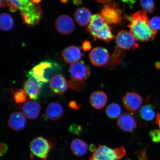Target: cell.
Segmentation results:
<instances>
[{
    "mask_svg": "<svg viewBox=\"0 0 160 160\" xmlns=\"http://www.w3.org/2000/svg\"><path fill=\"white\" fill-rule=\"evenodd\" d=\"M61 2L62 3H67L68 2L69 0H61Z\"/></svg>",
    "mask_w": 160,
    "mask_h": 160,
    "instance_id": "cell-42",
    "label": "cell"
},
{
    "mask_svg": "<svg viewBox=\"0 0 160 160\" xmlns=\"http://www.w3.org/2000/svg\"><path fill=\"white\" fill-rule=\"evenodd\" d=\"M87 32L95 40H102L107 43L115 38L112 30L99 13L92 16L91 22L86 28Z\"/></svg>",
    "mask_w": 160,
    "mask_h": 160,
    "instance_id": "cell-3",
    "label": "cell"
},
{
    "mask_svg": "<svg viewBox=\"0 0 160 160\" xmlns=\"http://www.w3.org/2000/svg\"><path fill=\"white\" fill-rule=\"evenodd\" d=\"M14 21L9 14L2 13L1 14V29L4 31H8L13 28Z\"/></svg>",
    "mask_w": 160,
    "mask_h": 160,
    "instance_id": "cell-25",
    "label": "cell"
},
{
    "mask_svg": "<svg viewBox=\"0 0 160 160\" xmlns=\"http://www.w3.org/2000/svg\"><path fill=\"white\" fill-rule=\"evenodd\" d=\"M69 107L75 110H77L79 107V105L77 104V103L75 101H71L69 104Z\"/></svg>",
    "mask_w": 160,
    "mask_h": 160,
    "instance_id": "cell-35",
    "label": "cell"
},
{
    "mask_svg": "<svg viewBox=\"0 0 160 160\" xmlns=\"http://www.w3.org/2000/svg\"><path fill=\"white\" fill-rule=\"evenodd\" d=\"M49 85L52 92L57 94L65 92L68 88L67 80L61 74L55 75L52 78Z\"/></svg>",
    "mask_w": 160,
    "mask_h": 160,
    "instance_id": "cell-17",
    "label": "cell"
},
{
    "mask_svg": "<svg viewBox=\"0 0 160 160\" xmlns=\"http://www.w3.org/2000/svg\"><path fill=\"white\" fill-rule=\"evenodd\" d=\"M31 1L33 3L38 4L42 1V0H31Z\"/></svg>",
    "mask_w": 160,
    "mask_h": 160,
    "instance_id": "cell-41",
    "label": "cell"
},
{
    "mask_svg": "<svg viewBox=\"0 0 160 160\" xmlns=\"http://www.w3.org/2000/svg\"><path fill=\"white\" fill-rule=\"evenodd\" d=\"M89 148L90 151L91 152H92V153L93 152L95 151L96 149L97 148L96 147V146L93 144H92L90 145Z\"/></svg>",
    "mask_w": 160,
    "mask_h": 160,
    "instance_id": "cell-39",
    "label": "cell"
},
{
    "mask_svg": "<svg viewBox=\"0 0 160 160\" xmlns=\"http://www.w3.org/2000/svg\"><path fill=\"white\" fill-rule=\"evenodd\" d=\"M136 39L131 32L123 30L118 33L116 37V42L118 47L123 50L137 49L139 47Z\"/></svg>",
    "mask_w": 160,
    "mask_h": 160,
    "instance_id": "cell-8",
    "label": "cell"
},
{
    "mask_svg": "<svg viewBox=\"0 0 160 160\" xmlns=\"http://www.w3.org/2000/svg\"><path fill=\"white\" fill-rule=\"evenodd\" d=\"M41 109L39 104L32 101L26 102L22 107L23 113L26 117L30 119L37 118L40 113Z\"/></svg>",
    "mask_w": 160,
    "mask_h": 160,
    "instance_id": "cell-19",
    "label": "cell"
},
{
    "mask_svg": "<svg viewBox=\"0 0 160 160\" xmlns=\"http://www.w3.org/2000/svg\"><path fill=\"white\" fill-rule=\"evenodd\" d=\"M140 116L142 119L147 121H151L155 118V113L154 108L151 105L144 106L140 110Z\"/></svg>",
    "mask_w": 160,
    "mask_h": 160,
    "instance_id": "cell-24",
    "label": "cell"
},
{
    "mask_svg": "<svg viewBox=\"0 0 160 160\" xmlns=\"http://www.w3.org/2000/svg\"><path fill=\"white\" fill-rule=\"evenodd\" d=\"M97 2L102 4H108L111 2L112 0H94Z\"/></svg>",
    "mask_w": 160,
    "mask_h": 160,
    "instance_id": "cell-38",
    "label": "cell"
},
{
    "mask_svg": "<svg viewBox=\"0 0 160 160\" xmlns=\"http://www.w3.org/2000/svg\"><path fill=\"white\" fill-rule=\"evenodd\" d=\"M13 94L15 102L18 104L25 103L27 100V95L25 91L21 89H13L12 91Z\"/></svg>",
    "mask_w": 160,
    "mask_h": 160,
    "instance_id": "cell-27",
    "label": "cell"
},
{
    "mask_svg": "<svg viewBox=\"0 0 160 160\" xmlns=\"http://www.w3.org/2000/svg\"><path fill=\"white\" fill-rule=\"evenodd\" d=\"M8 149V146L6 144L1 142L0 145V156L1 157H3L4 156Z\"/></svg>",
    "mask_w": 160,
    "mask_h": 160,
    "instance_id": "cell-33",
    "label": "cell"
},
{
    "mask_svg": "<svg viewBox=\"0 0 160 160\" xmlns=\"http://www.w3.org/2000/svg\"><path fill=\"white\" fill-rule=\"evenodd\" d=\"M55 27L59 33L67 35L73 32L75 25L73 20L69 16L63 15L60 16L56 20Z\"/></svg>",
    "mask_w": 160,
    "mask_h": 160,
    "instance_id": "cell-12",
    "label": "cell"
},
{
    "mask_svg": "<svg viewBox=\"0 0 160 160\" xmlns=\"http://www.w3.org/2000/svg\"><path fill=\"white\" fill-rule=\"evenodd\" d=\"M70 75L72 79L79 81L87 80L91 75V69L83 61L78 62L70 66Z\"/></svg>",
    "mask_w": 160,
    "mask_h": 160,
    "instance_id": "cell-9",
    "label": "cell"
},
{
    "mask_svg": "<svg viewBox=\"0 0 160 160\" xmlns=\"http://www.w3.org/2000/svg\"><path fill=\"white\" fill-rule=\"evenodd\" d=\"M42 85L31 78L24 83V91L30 99L36 100L38 98Z\"/></svg>",
    "mask_w": 160,
    "mask_h": 160,
    "instance_id": "cell-16",
    "label": "cell"
},
{
    "mask_svg": "<svg viewBox=\"0 0 160 160\" xmlns=\"http://www.w3.org/2000/svg\"><path fill=\"white\" fill-rule=\"evenodd\" d=\"M122 10L115 3H110L104 6L101 10V15L108 24L121 25Z\"/></svg>",
    "mask_w": 160,
    "mask_h": 160,
    "instance_id": "cell-7",
    "label": "cell"
},
{
    "mask_svg": "<svg viewBox=\"0 0 160 160\" xmlns=\"http://www.w3.org/2000/svg\"><path fill=\"white\" fill-rule=\"evenodd\" d=\"M108 100L107 95L104 92L97 91L92 93L89 97V102L93 108L100 109L104 107Z\"/></svg>",
    "mask_w": 160,
    "mask_h": 160,
    "instance_id": "cell-18",
    "label": "cell"
},
{
    "mask_svg": "<svg viewBox=\"0 0 160 160\" xmlns=\"http://www.w3.org/2000/svg\"><path fill=\"white\" fill-rule=\"evenodd\" d=\"M117 125L122 131L125 132H133L137 127V123L132 116L129 113L123 114L119 117Z\"/></svg>",
    "mask_w": 160,
    "mask_h": 160,
    "instance_id": "cell-15",
    "label": "cell"
},
{
    "mask_svg": "<svg viewBox=\"0 0 160 160\" xmlns=\"http://www.w3.org/2000/svg\"><path fill=\"white\" fill-rule=\"evenodd\" d=\"M149 136L153 142H160V130L154 129L149 132Z\"/></svg>",
    "mask_w": 160,
    "mask_h": 160,
    "instance_id": "cell-31",
    "label": "cell"
},
{
    "mask_svg": "<svg viewBox=\"0 0 160 160\" xmlns=\"http://www.w3.org/2000/svg\"><path fill=\"white\" fill-rule=\"evenodd\" d=\"M150 27L154 31H157L160 30V17H153L149 21Z\"/></svg>",
    "mask_w": 160,
    "mask_h": 160,
    "instance_id": "cell-30",
    "label": "cell"
},
{
    "mask_svg": "<svg viewBox=\"0 0 160 160\" xmlns=\"http://www.w3.org/2000/svg\"><path fill=\"white\" fill-rule=\"evenodd\" d=\"M82 0H73V3L76 5L78 6L82 4Z\"/></svg>",
    "mask_w": 160,
    "mask_h": 160,
    "instance_id": "cell-40",
    "label": "cell"
},
{
    "mask_svg": "<svg viewBox=\"0 0 160 160\" xmlns=\"http://www.w3.org/2000/svg\"><path fill=\"white\" fill-rule=\"evenodd\" d=\"M126 153V150L123 147L113 149L107 146L99 145L90 156L89 160H119L124 157Z\"/></svg>",
    "mask_w": 160,
    "mask_h": 160,
    "instance_id": "cell-5",
    "label": "cell"
},
{
    "mask_svg": "<svg viewBox=\"0 0 160 160\" xmlns=\"http://www.w3.org/2000/svg\"><path fill=\"white\" fill-rule=\"evenodd\" d=\"M90 61L93 65L101 67L107 65L109 59L108 50L103 47H97L92 50L89 54Z\"/></svg>",
    "mask_w": 160,
    "mask_h": 160,
    "instance_id": "cell-10",
    "label": "cell"
},
{
    "mask_svg": "<svg viewBox=\"0 0 160 160\" xmlns=\"http://www.w3.org/2000/svg\"><path fill=\"white\" fill-rule=\"evenodd\" d=\"M83 53L80 48L72 45L64 49L62 57L66 62L73 64L78 62L83 58Z\"/></svg>",
    "mask_w": 160,
    "mask_h": 160,
    "instance_id": "cell-13",
    "label": "cell"
},
{
    "mask_svg": "<svg viewBox=\"0 0 160 160\" xmlns=\"http://www.w3.org/2000/svg\"><path fill=\"white\" fill-rule=\"evenodd\" d=\"M63 113V108L60 103L52 102L46 109L45 117L52 121H57L62 117Z\"/></svg>",
    "mask_w": 160,
    "mask_h": 160,
    "instance_id": "cell-20",
    "label": "cell"
},
{
    "mask_svg": "<svg viewBox=\"0 0 160 160\" xmlns=\"http://www.w3.org/2000/svg\"><path fill=\"white\" fill-rule=\"evenodd\" d=\"M141 7L146 12L152 13L155 10L153 0H139Z\"/></svg>",
    "mask_w": 160,
    "mask_h": 160,
    "instance_id": "cell-29",
    "label": "cell"
},
{
    "mask_svg": "<svg viewBox=\"0 0 160 160\" xmlns=\"http://www.w3.org/2000/svg\"><path fill=\"white\" fill-rule=\"evenodd\" d=\"M9 7V3L5 0H1V7Z\"/></svg>",
    "mask_w": 160,
    "mask_h": 160,
    "instance_id": "cell-37",
    "label": "cell"
},
{
    "mask_svg": "<svg viewBox=\"0 0 160 160\" xmlns=\"http://www.w3.org/2000/svg\"><path fill=\"white\" fill-rule=\"evenodd\" d=\"M122 112L120 105L117 103H112L108 106L106 113L109 118L112 119H117L120 117Z\"/></svg>",
    "mask_w": 160,
    "mask_h": 160,
    "instance_id": "cell-26",
    "label": "cell"
},
{
    "mask_svg": "<svg viewBox=\"0 0 160 160\" xmlns=\"http://www.w3.org/2000/svg\"><path fill=\"white\" fill-rule=\"evenodd\" d=\"M92 16L91 11L85 7L79 8L75 13V21L81 27H85L89 24Z\"/></svg>",
    "mask_w": 160,
    "mask_h": 160,
    "instance_id": "cell-21",
    "label": "cell"
},
{
    "mask_svg": "<svg viewBox=\"0 0 160 160\" xmlns=\"http://www.w3.org/2000/svg\"><path fill=\"white\" fill-rule=\"evenodd\" d=\"M53 147L52 142L42 137L36 138L30 144V150L33 154L43 160H47Z\"/></svg>",
    "mask_w": 160,
    "mask_h": 160,
    "instance_id": "cell-6",
    "label": "cell"
},
{
    "mask_svg": "<svg viewBox=\"0 0 160 160\" xmlns=\"http://www.w3.org/2000/svg\"><path fill=\"white\" fill-rule=\"evenodd\" d=\"M82 48L85 51H90L91 49L92 45L91 43L88 41H85L82 43Z\"/></svg>",
    "mask_w": 160,
    "mask_h": 160,
    "instance_id": "cell-34",
    "label": "cell"
},
{
    "mask_svg": "<svg viewBox=\"0 0 160 160\" xmlns=\"http://www.w3.org/2000/svg\"><path fill=\"white\" fill-rule=\"evenodd\" d=\"M27 119L24 114L21 112H16L10 116L8 125L10 129L15 131H19L24 128Z\"/></svg>",
    "mask_w": 160,
    "mask_h": 160,
    "instance_id": "cell-14",
    "label": "cell"
},
{
    "mask_svg": "<svg viewBox=\"0 0 160 160\" xmlns=\"http://www.w3.org/2000/svg\"><path fill=\"white\" fill-rule=\"evenodd\" d=\"M61 69L60 66L55 62L44 61L30 70L28 77L34 79L43 85L49 82L53 73L59 71Z\"/></svg>",
    "mask_w": 160,
    "mask_h": 160,
    "instance_id": "cell-4",
    "label": "cell"
},
{
    "mask_svg": "<svg viewBox=\"0 0 160 160\" xmlns=\"http://www.w3.org/2000/svg\"><path fill=\"white\" fill-rule=\"evenodd\" d=\"M71 148L73 153L76 157H82L87 153L88 147L85 142L81 139H76L72 141Z\"/></svg>",
    "mask_w": 160,
    "mask_h": 160,
    "instance_id": "cell-22",
    "label": "cell"
},
{
    "mask_svg": "<svg viewBox=\"0 0 160 160\" xmlns=\"http://www.w3.org/2000/svg\"><path fill=\"white\" fill-rule=\"evenodd\" d=\"M68 88L76 92L83 91L86 88V84L84 81H75L73 79L68 82Z\"/></svg>",
    "mask_w": 160,
    "mask_h": 160,
    "instance_id": "cell-28",
    "label": "cell"
},
{
    "mask_svg": "<svg viewBox=\"0 0 160 160\" xmlns=\"http://www.w3.org/2000/svg\"><path fill=\"white\" fill-rule=\"evenodd\" d=\"M21 12L24 23L29 27L38 24L43 17V11L38 4L31 0H5Z\"/></svg>",
    "mask_w": 160,
    "mask_h": 160,
    "instance_id": "cell-2",
    "label": "cell"
},
{
    "mask_svg": "<svg viewBox=\"0 0 160 160\" xmlns=\"http://www.w3.org/2000/svg\"><path fill=\"white\" fill-rule=\"evenodd\" d=\"M69 130L71 132L78 135L81 134L82 131V129L81 126L75 124L71 125Z\"/></svg>",
    "mask_w": 160,
    "mask_h": 160,
    "instance_id": "cell-32",
    "label": "cell"
},
{
    "mask_svg": "<svg viewBox=\"0 0 160 160\" xmlns=\"http://www.w3.org/2000/svg\"><path fill=\"white\" fill-rule=\"evenodd\" d=\"M127 18L130 22L128 27L136 40L145 42L154 39L157 31H154L150 27L147 12L139 11Z\"/></svg>",
    "mask_w": 160,
    "mask_h": 160,
    "instance_id": "cell-1",
    "label": "cell"
},
{
    "mask_svg": "<svg viewBox=\"0 0 160 160\" xmlns=\"http://www.w3.org/2000/svg\"><path fill=\"white\" fill-rule=\"evenodd\" d=\"M125 54L124 50L118 47L116 48L107 65V68L113 69L117 67L122 61Z\"/></svg>",
    "mask_w": 160,
    "mask_h": 160,
    "instance_id": "cell-23",
    "label": "cell"
},
{
    "mask_svg": "<svg viewBox=\"0 0 160 160\" xmlns=\"http://www.w3.org/2000/svg\"><path fill=\"white\" fill-rule=\"evenodd\" d=\"M155 123L159 126V128L160 130V113H158L156 116L155 119Z\"/></svg>",
    "mask_w": 160,
    "mask_h": 160,
    "instance_id": "cell-36",
    "label": "cell"
},
{
    "mask_svg": "<svg viewBox=\"0 0 160 160\" xmlns=\"http://www.w3.org/2000/svg\"><path fill=\"white\" fill-rule=\"evenodd\" d=\"M156 67L157 68H160V63H157L156 64Z\"/></svg>",
    "mask_w": 160,
    "mask_h": 160,
    "instance_id": "cell-43",
    "label": "cell"
},
{
    "mask_svg": "<svg viewBox=\"0 0 160 160\" xmlns=\"http://www.w3.org/2000/svg\"><path fill=\"white\" fill-rule=\"evenodd\" d=\"M122 101L126 109L134 112L141 108L143 102L141 95L134 92L126 93L123 97Z\"/></svg>",
    "mask_w": 160,
    "mask_h": 160,
    "instance_id": "cell-11",
    "label": "cell"
}]
</instances>
